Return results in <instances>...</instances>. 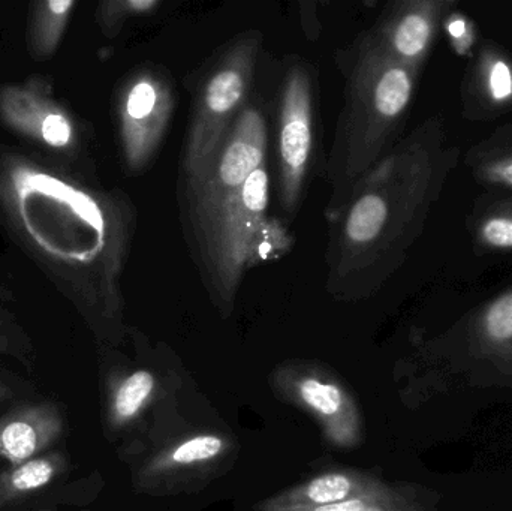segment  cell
<instances>
[{
	"mask_svg": "<svg viewBox=\"0 0 512 511\" xmlns=\"http://www.w3.org/2000/svg\"><path fill=\"white\" fill-rule=\"evenodd\" d=\"M432 176L429 152L411 137L352 185L336 207L330 282H379L390 273L420 231Z\"/></svg>",
	"mask_w": 512,
	"mask_h": 511,
	"instance_id": "3",
	"label": "cell"
},
{
	"mask_svg": "<svg viewBox=\"0 0 512 511\" xmlns=\"http://www.w3.org/2000/svg\"><path fill=\"white\" fill-rule=\"evenodd\" d=\"M268 134L264 114L245 105L197 176L185 177L183 219L204 281L231 297L246 270L282 248L268 222Z\"/></svg>",
	"mask_w": 512,
	"mask_h": 511,
	"instance_id": "2",
	"label": "cell"
},
{
	"mask_svg": "<svg viewBox=\"0 0 512 511\" xmlns=\"http://www.w3.org/2000/svg\"><path fill=\"white\" fill-rule=\"evenodd\" d=\"M472 329L481 353L512 368V287L483 306Z\"/></svg>",
	"mask_w": 512,
	"mask_h": 511,
	"instance_id": "14",
	"label": "cell"
},
{
	"mask_svg": "<svg viewBox=\"0 0 512 511\" xmlns=\"http://www.w3.org/2000/svg\"><path fill=\"white\" fill-rule=\"evenodd\" d=\"M224 443L216 437H200L188 441L174 452L173 458L177 464H194L198 461H207L221 453Z\"/></svg>",
	"mask_w": 512,
	"mask_h": 511,
	"instance_id": "21",
	"label": "cell"
},
{
	"mask_svg": "<svg viewBox=\"0 0 512 511\" xmlns=\"http://www.w3.org/2000/svg\"><path fill=\"white\" fill-rule=\"evenodd\" d=\"M448 32H450L451 38L463 39L468 36V24L463 18H454L450 24H448Z\"/></svg>",
	"mask_w": 512,
	"mask_h": 511,
	"instance_id": "23",
	"label": "cell"
},
{
	"mask_svg": "<svg viewBox=\"0 0 512 511\" xmlns=\"http://www.w3.org/2000/svg\"><path fill=\"white\" fill-rule=\"evenodd\" d=\"M152 374L146 371L135 372L128 380L123 381L114 398V414L117 419L126 420L134 417L143 407L153 390Z\"/></svg>",
	"mask_w": 512,
	"mask_h": 511,
	"instance_id": "18",
	"label": "cell"
},
{
	"mask_svg": "<svg viewBox=\"0 0 512 511\" xmlns=\"http://www.w3.org/2000/svg\"><path fill=\"white\" fill-rule=\"evenodd\" d=\"M8 330V321H6L5 315H3L2 312H0V348L8 347Z\"/></svg>",
	"mask_w": 512,
	"mask_h": 511,
	"instance_id": "24",
	"label": "cell"
},
{
	"mask_svg": "<svg viewBox=\"0 0 512 511\" xmlns=\"http://www.w3.org/2000/svg\"><path fill=\"white\" fill-rule=\"evenodd\" d=\"M65 471V456L44 453L26 464L0 473V511L21 503L50 486Z\"/></svg>",
	"mask_w": 512,
	"mask_h": 511,
	"instance_id": "13",
	"label": "cell"
},
{
	"mask_svg": "<svg viewBox=\"0 0 512 511\" xmlns=\"http://www.w3.org/2000/svg\"><path fill=\"white\" fill-rule=\"evenodd\" d=\"M171 84L161 72L144 69L123 84L117 101L123 159L131 171L149 164L159 149L173 114Z\"/></svg>",
	"mask_w": 512,
	"mask_h": 511,
	"instance_id": "7",
	"label": "cell"
},
{
	"mask_svg": "<svg viewBox=\"0 0 512 511\" xmlns=\"http://www.w3.org/2000/svg\"><path fill=\"white\" fill-rule=\"evenodd\" d=\"M477 242L492 252H512V197L493 204L478 222Z\"/></svg>",
	"mask_w": 512,
	"mask_h": 511,
	"instance_id": "16",
	"label": "cell"
},
{
	"mask_svg": "<svg viewBox=\"0 0 512 511\" xmlns=\"http://www.w3.org/2000/svg\"><path fill=\"white\" fill-rule=\"evenodd\" d=\"M259 36L237 39L215 63L195 99L183 153L185 177L197 176L246 105L254 80Z\"/></svg>",
	"mask_w": 512,
	"mask_h": 511,
	"instance_id": "5",
	"label": "cell"
},
{
	"mask_svg": "<svg viewBox=\"0 0 512 511\" xmlns=\"http://www.w3.org/2000/svg\"><path fill=\"white\" fill-rule=\"evenodd\" d=\"M366 509V504L361 500H345L340 501V503L318 507V509L313 511H364Z\"/></svg>",
	"mask_w": 512,
	"mask_h": 511,
	"instance_id": "22",
	"label": "cell"
},
{
	"mask_svg": "<svg viewBox=\"0 0 512 511\" xmlns=\"http://www.w3.org/2000/svg\"><path fill=\"white\" fill-rule=\"evenodd\" d=\"M469 164L478 182L512 191V126L472 150Z\"/></svg>",
	"mask_w": 512,
	"mask_h": 511,
	"instance_id": "15",
	"label": "cell"
},
{
	"mask_svg": "<svg viewBox=\"0 0 512 511\" xmlns=\"http://www.w3.org/2000/svg\"><path fill=\"white\" fill-rule=\"evenodd\" d=\"M471 95L487 114L512 110V60L501 50L484 47L471 80Z\"/></svg>",
	"mask_w": 512,
	"mask_h": 511,
	"instance_id": "11",
	"label": "cell"
},
{
	"mask_svg": "<svg viewBox=\"0 0 512 511\" xmlns=\"http://www.w3.org/2000/svg\"><path fill=\"white\" fill-rule=\"evenodd\" d=\"M417 74L388 56L369 33L361 39L328 161L331 207L339 206L352 185L384 158L408 113Z\"/></svg>",
	"mask_w": 512,
	"mask_h": 511,
	"instance_id": "4",
	"label": "cell"
},
{
	"mask_svg": "<svg viewBox=\"0 0 512 511\" xmlns=\"http://www.w3.org/2000/svg\"><path fill=\"white\" fill-rule=\"evenodd\" d=\"M280 198L289 213L295 212L315 146V98L309 72L295 65L286 72L279 101Z\"/></svg>",
	"mask_w": 512,
	"mask_h": 511,
	"instance_id": "6",
	"label": "cell"
},
{
	"mask_svg": "<svg viewBox=\"0 0 512 511\" xmlns=\"http://www.w3.org/2000/svg\"><path fill=\"white\" fill-rule=\"evenodd\" d=\"M0 122L20 137L59 155L78 144V129L68 108L57 101L45 78L0 87Z\"/></svg>",
	"mask_w": 512,
	"mask_h": 511,
	"instance_id": "8",
	"label": "cell"
},
{
	"mask_svg": "<svg viewBox=\"0 0 512 511\" xmlns=\"http://www.w3.org/2000/svg\"><path fill=\"white\" fill-rule=\"evenodd\" d=\"M349 492H351V482L342 474H325L312 480L306 489L307 498L322 506L345 501Z\"/></svg>",
	"mask_w": 512,
	"mask_h": 511,
	"instance_id": "19",
	"label": "cell"
},
{
	"mask_svg": "<svg viewBox=\"0 0 512 511\" xmlns=\"http://www.w3.org/2000/svg\"><path fill=\"white\" fill-rule=\"evenodd\" d=\"M450 5L439 0L396 3L369 36L388 56L420 71L432 48L442 12Z\"/></svg>",
	"mask_w": 512,
	"mask_h": 511,
	"instance_id": "9",
	"label": "cell"
},
{
	"mask_svg": "<svg viewBox=\"0 0 512 511\" xmlns=\"http://www.w3.org/2000/svg\"><path fill=\"white\" fill-rule=\"evenodd\" d=\"M304 402L324 416L336 414L342 407V393L336 386L322 384L316 380H306L300 387Z\"/></svg>",
	"mask_w": 512,
	"mask_h": 511,
	"instance_id": "20",
	"label": "cell"
},
{
	"mask_svg": "<svg viewBox=\"0 0 512 511\" xmlns=\"http://www.w3.org/2000/svg\"><path fill=\"white\" fill-rule=\"evenodd\" d=\"M63 416L51 402L18 405L0 417V458L11 467L44 455L63 432Z\"/></svg>",
	"mask_w": 512,
	"mask_h": 511,
	"instance_id": "10",
	"label": "cell"
},
{
	"mask_svg": "<svg viewBox=\"0 0 512 511\" xmlns=\"http://www.w3.org/2000/svg\"><path fill=\"white\" fill-rule=\"evenodd\" d=\"M158 6V0H105L99 3L96 21L105 36L114 38L128 18L150 14Z\"/></svg>",
	"mask_w": 512,
	"mask_h": 511,
	"instance_id": "17",
	"label": "cell"
},
{
	"mask_svg": "<svg viewBox=\"0 0 512 511\" xmlns=\"http://www.w3.org/2000/svg\"><path fill=\"white\" fill-rule=\"evenodd\" d=\"M0 222L78 308L117 302L128 219L113 195L59 165L0 149Z\"/></svg>",
	"mask_w": 512,
	"mask_h": 511,
	"instance_id": "1",
	"label": "cell"
},
{
	"mask_svg": "<svg viewBox=\"0 0 512 511\" xmlns=\"http://www.w3.org/2000/svg\"><path fill=\"white\" fill-rule=\"evenodd\" d=\"M9 396H11V390H9L8 387L0 381V402L5 401Z\"/></svg>",
	"mask_w": 512,
	"mask_h": 511,
	"instance_id": "25",
	"label": "cell"
},
{
	"mask_svg": "<svg viewBox=\"0 0 512 511\" xmlns=\"http://www.w3.org/2000/svg\"><path fill=\"white\" fill-rule=\"evenodd\" d=\"M75 6V0H39L30 3L27 50L32 59L42 62L56 53Z\"/></svg>",
	"mask_w": 512,
	"mask_h": 511,
	"instance_id": "12",
	"label": "cell"
}]
</instances>
